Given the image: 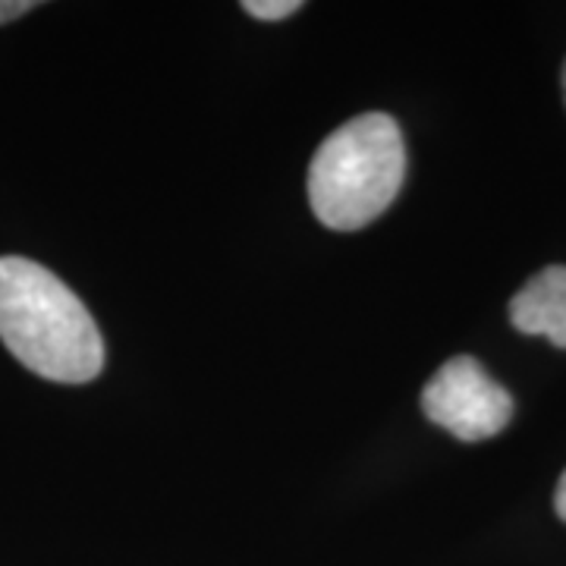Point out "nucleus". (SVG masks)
<instances>
[{
    "label": "nucleus",
    "instance_id": "f257e3e1",
    "mask_svg": "<svg viewBox=\"0 0 566 566\" xmlns=\"http://www.w3.org/2000/svg\"><path fill=\"white\" fill-rule=\"evenodd\" d=\"M0 340L29 371L57 385L102 375L104 340L92 312L44 264L0 259Z\"/></svg>",
    "mask_w": 566,
    "mask_h": 566
},
{
    "label": "nucleus",
    "instance_id": "f03ea898",
    "mask_svg": "<svg viewBox=\"0 0 566 566\" xmlns=\"http://www.w3.org/2000/svg\"><path fill=\"white\" fill-rule=\"evenodd\" d=\"M406 177L403 133L390 114H359L318 145L308 205L331 230H363L397 199Z\"/></svg>",
    "mask_w": 566,
    "mask_h": 566
},
{
    "label": "nucleus",
    "instance_id": "7ed1b4c3",
    "mask_svg": "<svg viewBox=\"0 0 566 566\" xmlns=\"http://www.w3.org/2000/svg\"><path fill=\"white\" fill-rule=\"evenodd\" d=\"M424 419L465 444L501 434L513 419V397L497 385L479 359H447L422 390Z\"/></svg>",
    "mask_w": 566,
    "mask_h": 566
},
{
    "label": "nucleus",
    "instance_id": "20e7f679",
    "mask_svg": "<svg viewBox=\"0 0 566 566\" xmlns=\"http://www.w3.org/2000/svg\"><path fill=\"white\" fill-rule=\"evenodd\" d=\"M510 324L566 349V264H547L510 300Z\"/></svg>",
    "mask_w": 566,
    "mask_h": 566
},
{
    "label": "nucleus",
    "instance_id": "39448f33",
    "mask_svg": "<svg viewBox=\"0 0 566 566\" xmlns=\"http://www.w3.org/2000/svg\"><path fill=\"white\" fill-rule=\"evenodd\" d=\"M243 10L252 20L274 22L293 17L296 10H303V3H300V0H245Z\"/></svg>",
    "mask_w": 566,
    "mask_h": 566
},
{
    "label": "nucleus",
    "instance_id": "423d86ee",
    "mask_svg": "<svg viewBox=\"0 0 566 566\" xmlns=\"http://www.w3.org/2000/svg\"><path fill=\"white\" fill-rule=\"evenodd\" d=\"M29 10H35L32 0H0V25H3V22L20 20Z\"/></svg>",
    "mask_w": 566,
    "mask_h": 566
},
{
    "label": "nucleus",
    "instance_id": "0eeeda50",
    "mask_svg": "<svg viewBox=\"0 0 566 566\" xmlns=\"http://www.w3.org/2000/svg\"><path fill=\"white\" fill-rule=\"evenodd\" d=\"M554 506H557V516L566 523V472L560 475V482H557V494H554Z\"/></svg>",
    "mask_w": 566,
    "mask_h": 566
},
{
    "label": "nucleus",
    "instance_id": "6e6552de",
    "mask_svg": "<svg viewBox=\"0 0 566 566\" xmlns=\"http://www.w3.org/2000/svg\"><path fill=\"white\" fill-rule=\"evenodd\" d=\"M564 95H566V63H564Z\"/></svg>",
    "mask_w": 566,
    "mask_h": 566
}]
</instances>
